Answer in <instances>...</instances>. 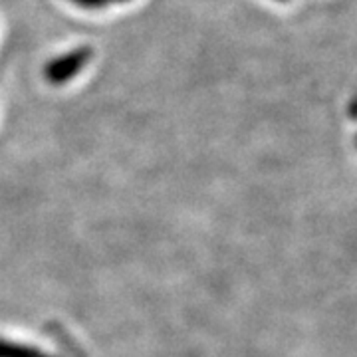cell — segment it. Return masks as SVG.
<instances>
[{
    "instance_id": "cell-1",
    "label": "cell",
    "mask_w": 357,
    "mask_h": 357,
    "mask_svg": "<svg viewBox=\"0 0 357 357\" xmlns=\"http://www.w3.org/2000/svg\"><path fill=\"white\" fill-rule=\"evenodd\" d=\"M89 58H91V48L89 46H79L76 50L62 54V56L50 60L44 68V76L54 86H62L88 64Z\"/></svg>"
},
{
    "instance_id": "cell-2",
    "label": "cell",
    "mask_w": 357,
    "mask_h": 357,
    "mask_svg": "<svg viewBox=\"0 0 357 357\" xmlns=\"http://www.w3.org/2000/svg\"><path fill=\"white\" fill-rule=\"evenodd\" d=\"M0 357H48L42 351H36L32 347H22V345L6 344L0 342Z\"/></svg>"
},
{
    "instance_id": "cell-3",
    "label": "cell",
    "mask_w": 357,
    "mask_h": 357,
    "mask_svg": "<svg viewBox=\"0 0 357 357\" xmlns=\"http://www.w3.org/2000/svg\"><path fill=\"white\" fill-rule=\"evenodd\" d=\"M72 2H76L82 8H103L107 4V0H72Z\"/></svg>"
},
{
    "instance_id": "cell-4",
    "label": "cell",
    "mask_w": 357,
    "mask_h": 357,
    "mask_svg": "<svg viewBox=\"0 0 357 357\" xmlns=\"http://www.w3.org/2000/svg\"><path fill=\"white\" fill-rule=\"evenodd\" d=\"M107 2H128V0H107Z\"/></svg>"
},
{
    "instance_id": "cell-5",
    "label": "cell",
    "mask_w": 357,
    "mask_h": 357,
    "mask_svg": "<svg viewBox=\"0 0 357 357\" xmlns=\"http://www.w3.org/2000/svg\"><path fill=\"white\" fill-rule=\"evenodd\" d=\"M280 2H286V0H280Z\"/></svg>"
}]
</instances>
